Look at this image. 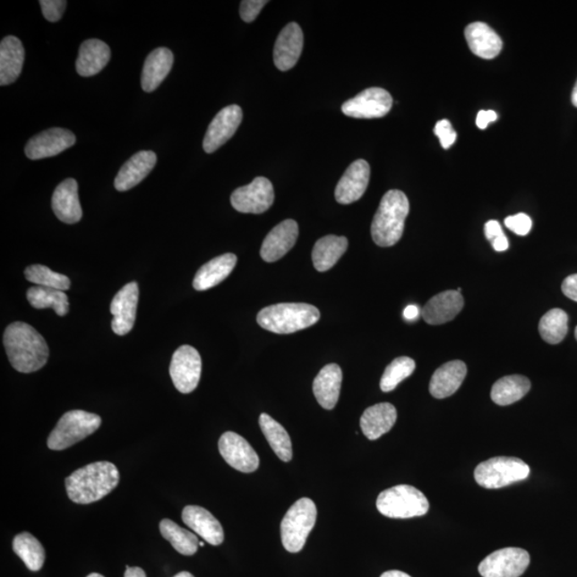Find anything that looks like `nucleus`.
I'll use <instances>...</instances> for the list:
<instances>
[{
	"instance_id": "f257e3e1",
	"label": "nucleus",
	"mask_w": 577,
	"mask_h": 577,
	"mask_svg": "<svg viewBox=\"0 0 577 577\" xmlns=\"http://www.w3.org/2000/svg\"><path fill=\"white\" fill-rule=\"evenodd\" d=\"M4 346L10 364L19 373H36L47 363L49 351L46 340L24 322H14L5 329Z\"/></svg>"
},
{
	"instance_id": "f03ea898",
	"label": "nucleus",
	"mask_w": 577,
	"mask_h": 577,
	"mask_svg": "<svg viewBox=\"0 0 577 577\" xmlns=\"http://www.w3.org/2000/svg\"><path fill=\"white\" fill-rule=\"evenodd\" d=\"M120 474L116 465L94 462L74 471L65 479V489L72 502L88 504L99 501L116 489Z\"/></svg>"
},
{
	"instance_id": "7ed1b4c3",
	"label": "nucleus",
	"mask_w": 577,
	"mask_h": 577,
	"mask_svg": "<svg viewBox=\"0 0 577 577\" xmlns=\"http://www.w3.org/2000/svg\"><path fill=\"white\" fill-rule=\"evenodd\" d=\"M409 202L401 191L392 190L383 196L371 225L373 240L381 247H391L400 241Z\"/></svg>"
},
{
	"instance_id": "20e7f679",
	"label": "nucleus",
	"mask_w": 577,
	"mask_h": 577,
	"mask_svg": "<svg viewBox=\"0 0 577 577\" xmlns=\"http://www.w3.org/2000/svg\"><path fill=\"white\" fill-rule=\"evenodd\" d=\"M320 319V312L314 305L305 303H281L265 307L257 315L263 329L287 335L308 329Z\"/></svg>"
},
{
	"instance_id": "39448f33",
	"label": "nucleus",
	"mask_w": 577,
	"mask_h": 577,
	"mask_svg": "<svg viewBox=\"0 0 577 577\" xmlns=\"http://www.w3.org/2000/svg\"><path fill=\"white\" fill-rule=\"evenodd\" d=\"M425 494L412 486L401 485L383 491L376 499L380 513L391 519L423 517L429 512Z\"/></svg>"
},
{
	"instance_id": "423d86ee",
	"label": "nucleus",
	"mask_w": 577,
	"mask_h": 577,
	"mask_svg": "<svg viewBox=\"0 0 577 577\" xmlns=\"http://www.w3.org/2000/svg\"><path fill=\"white\" fill-rule=\"evenodd\" d=\"M317 521V507L310 498L298 499L282 519V546L290 553L301 552Z\"/></svg>"
},
{
	"instance_id": "0eeeda50",
	"label": "nucleus",
	"mask_w": 577,
	"mask_h": 577,
	"mask_svg": "<svg viewBox=\"0 0 577 577\" xmlns=\"http://www.w3.org/2000/svg\"><path fill=\"white\" fill-rule=\"evenodd\" d=\"M101 424L102 419L97 414L81 409L70 410L60 418L49 435L47 446L52 451H64L91 435Z\"/></svg>"
},
{
	"instance_id": "6e6552de",
	"label": "nucleus",
	"mask_w": 577,
	"mask_h": 577,
	"mask_svg": "<svg viewBox=\"0 0 577 577\" xmlns=\"http://www.w3.org/2000/svg\"><path fill=\"white\" fill-rule=\"evenodd\" d=\"M530 468L523 460L496 457L480 463L475 469V480L486 489H501L529 478Z\"/></svg>"
},
{
	"instance_id": "1a4fd4ad",
	"label": "nucleus",
	"mask_w": 577,
	"mask_h": 577,
	"mask_svg": "<svg viewBox=\"0 0 577 577\" xmlns=\"http://www.w3.org/2000/svg\"><path fill=\"white\" fill-rule=\"evenodd\" d=\"M202 362L195 348L182 346L174 353L169 374L177 391L190 393L196 390L201 381Z\"/></svg>"
},
{
	"instance_id": "9d476101",
	"label": "nucleus",
	"mask_w": 577,
	"mask_h": 577,
	"mask_svg": "<svg viewBox=\"0 0 577 577\" xmlns=\"http://www.w3.org/2000/svg\"><path fill=\"white\" fill-rule=\"evenodd\" d=\"M530 564L529 552L519 547L498 549L482 560L479 573L482 577H520Z\"/></svg>"
},
{
	"instance_id": "9b49d317",
	"label": "nucleus",
	"mask_w": 577,
	"mask_h": 577,
	"mask_svg": "<svg viewBox=\"0 0 577 577\" xmlns=\"http://www.w3.org/2000/svg\"><path fill=\"white\" fill-rule=\"evenodd\" d=\"M275 199L271 181L258 177L251 185L237 188L231 195V204L237 212L261 214L266 212Z\"/></svg>"
},
{
	"instance_id": "f8f14e48",
	"label": "nucleus",
	"mask_w": 577,
	"mask_h": 577,
	"mask_svg": "<svg viewBox=\"0 0 577 577\" xmlns=\"http://www.w3.org/2000/svg\"><path fill=\"white\" fill-rule=\"evenodd\" d=\"M392 98L382 88H368L342 105V113L357 119L382 118L391 112Z\"/></svg>"
},
{
	"instance_id": "ddd939ff",
	"label": "nucleus",
	"mask_w": 577,
	"mask_h": 577,
	"mask_svg": "<svg viewBox=\"0 0 577 577\" xmlns=\"http://www.w3.org/2000/svg\"><path fill=\"white\" fill-rule=\"evenodd\" d=\"M219 449L225 461L242 473H253L259 468L257 452L245 438L235 432H226L221 435Z\"/></svg>"
},
{
	"instance_id": "4468645a",
	"label": "nucleus",
	"mask_w": 577,
	"mask_h": 577,
	"mask_svg": "<svg viewBox=\"0 0 577 577\" xmlns=\"http://www.w3.org/2000/svg\"><path fill=\"white\" fill-rule=\"evenodd\" d=\"M140 288L137 282H130L116 294L110 304V313L114 315L113 331L116 335L125 336L134 327Z\"/></svg>"
},
{
	"instance_id": "2eb2a0df",
	"label": "nucleus",
	"mask_w": 577,
	"mask_h": 577,
	"mask_svg": "<svg viewBox=\"0 0 577 577\" xmlns=\"http://www.w3.org/2000/svg\"><path fill=\"white\" fill-rule=\"evenodd\" d=\"M76 137L69 130L54 127L32 137L25 147L26 157L32 159H43L65 151L74 146Z\"/></svg>"
},
{
	"instance_id": "dca6fc26",
	"label": "nucleus",
	"mask_w": 577,
	"mask_h": 577,
	"mask_svg": "<svg viewBox=\"0 0 577 577\" xmlns=\"http://www.w3.org/2000/svg\"><path fill=\"white\" fill-rule=\"evenodd\" d=\"M243 119V112L237 105H230L220 110L211 122L203 140V149L213 153L236 134Z\"/></svg>"
},
{
	"instance_id": "f3484780",
	"label": "nucleus",
	"mask_w": 577,
	"mask_h": 577,
	"mask_svg": "<svg viewBox=\"0 0 577 577\" xmlns=\"http://www.w3.org/2000/svg\"><path fill=\"white\" fill-rule=\"evenodd\" d=\"M370 180V166L365 159L355 160L349 166L336 186L337 202L349 204L359 201L367 190Z\"/></svg>"
},
{
	"instance_id": "a211bd4d",
	"label": "nucleus",
	"mask_w": 577,
	"mask_h": 577,
	"mask_svg": "<svg viewBox=\"0 0 577 577\" xmlns=\"http://www.w3.org/2000/svg\"><path fill=\"white\" fill-rule=\"evenodd\" d=\"M298 237L296 220H287L277 225L264 238L260 256L265 263H275L291 251Z\"/></svg>"
},
{
	"instance_id": "6ab92c4d",
	"label": "nucleus",
	"mask_w": 577,
	"mask_h": 577,
	"mask_svg": "<svg viewBox=\"0 0 577 577\" xmlns=\"http://www.w3.org/2000/svg\"><path fill=\"white\" fill-rule=\"evenodd\" d=\"M304 47V35L297 23L288 24L277 38L274 47V63L280 71H288L297 65Z\"/></svg>"
},
{
	"instance_id": "aec40b11",
	"label": "nucleus",
	"mask_w": 577,
	"mask_h": 577,
	"mask_svg": "<svg viewBox=\"0 0 577 577\" xmlns=\"http://www.w3.org/2000/svg\"><path fill=\"white\" fill-rule=\"evenodd\" d=\"M182 520L185 525L211 546L218 547L224 542L223 526L207 509L199 506H187L183 509Z\"/></svg>"
},
{
	"instance_id": "412c9836",
	"label": "nucleus",
	"mask_w": 577,
	"mask_h": 577,
	"mask_svg": "<svg viewBox=\"0 0 577 577\" xmlns=\"http://www.w3.org/2000/svg\"><path fill=\"white\" fill-rule=\"evenodd\" d=\"M52 207L55 215L65 224H76L82 218L79 185L74 179L61 182L54 192Z\"/></svg>"
},
{
	"instance_id": "4be33fe9",
	"label": "nucleus",
	"mask_w": 577,
	"mask_h": 577,
	"mask_svg": "<svg viewBox=\"0 0 577 577\" xmlns=\"http://www.w3.org/2000/svg\"><path fill=\"white\" fill-rule=\"evenodd\" d=\"M464 306V299L458 291H445L433 297L423 308L424 320L431 325L447 323L456 318Z\"/></svg>"
},
{
	"instance_id": "5701e85b",
	"label": "nucleus",
	"mask_w": 577,
	"mask_h": 577,
	"mask_svg": "<svg viewBox=\"0 0 577 577\" xmlns=\"http://www.w3.org/2000/svg\"><path fill=\"white\" fill-rule=\"evenodd\" d=\"M158 157L152 151H141L133 155L127 162L122 166L115 179L116 191L126 192L140 185V183L151 173Z\"/></svg>"
},
{
	"instance_id": "b1692460",
	"label": "nucleus",
	"mask_w": 577,
	"mask_h": 577,
	"mask_svg": "<svg viewBox=\"0 0 577 577\" xmlns=\"http://www.w3.org/2000/svg\"><path fill=\"white\" fill-rule=\"evenodd\" d=\"M465 39L471 52L480 58L493 59L502 52L501 37L489 25L482 22H475L466 27Z\"/></svg>"
},
{
	"instance_id": "393cba45",
	"label": "nucleus",
	"mask_w": 577,
	"mask_h": 577,
	"mask_svg": "<svg viewBox=\"0 0 577 577\" xmlns=\"http://www.w3.org/2000/svg\"><path fill=\"white\" fill-rule=\"evenodd\" d=\"M468 367L461 360H452L441 366L432 375L429 391L436 399H445L453 395L465 379Z\"/></svg>"
},
{
	"instance_id": "a878e982",
	"label": "nucleus",
	"mask_w": 577,
	"mask_h": 577,
	"mask_svg": "<svg viewBox=\"0 0 577 577\" xmlns=\"http://www.w3.org/2000/svg\"><path fill=\"white\" fill-rule=\"evenodd\" d=\"M25 49L20 39L9 36L0 43V85L8 86L19 79L23 69Z\"/></svg>"
},
{
	"instance_id": "bb28decb",
	"label": "nucleus",
	"mask_w": 577,
	"mask_h": 577,
	"mask_svg": "<svg viewBox=\"0 0 577 577\" xmlns=\"http://www.w3.org/2000/svg\"><path fill=\"white\" fill-rule=\"evenodd\" d=\"M397 409L391 403H379L365 410L360 418V428L366 437L375 441L395 426Z\"/></svg>"
},
{
	"instance_id": "cd10ccee",
	"label": "nucleus",
	"mask_w": 577,
	"mask_h": 577,
	"mask_svg": "<svg viewBox=\"0 0 577 577\" xmlns=\"http://www.w3.org/2000/svg\"><path fill=\"white\" fill-rule=\"evenodd\" d=\"M174 65V54L170 49L159 47L149 54L144 61L142 87L143 91L153 92L170 73Z\"/></svg>"
},
{
	"instance_id": "c85d7f7f",
	"label": "nucleus",
	"mask_w": 577,
	"mask_h": 577,
	"mask_svg": "<svg viewBox=\"0 0 577 577\" xmlns=\"http://www.w3.org/2000/svg\"><path fill=\"white\" fill-rule=\"evenodd\" d=\"M342 370L336 364L326 365L315 376L313 390L322 408L332 409L340 396Z\"/></svg>"
},
{
	"instance_id": "c756f323",
	"label": "nucleus",
	"mask_w": 577,
	"mask_h": 577,
	"mask_svg": "<svg viewBox=\"0 0 577 577\" xmlns=\"http://www.w3.org/2000/svg\"><path fill=\"white\" fill-rule=\"evenodd\" d=\"M237 258L235 254H225L202 266L194 279L193 286L197 291H205L223 282L236 268Z\"/></svg>"
},
{
	"instance_id": "7c9ffc66",
	"label": "nucleus",
	"mask_w": 577,
	"mask_h": 577,
	"mask_svg": "<svg viewBox=\"0 0 577 577\" xmlns=\"http://www.w3.org/2000/svg\"><path fill=\"white\" fill-rule=\"evenodd\" d=\"M112 56L107 43L90 39L82 44L79 58L76 60V71L81 76L97 75L108 65Z\"/></svg>"
},
{
	"instance_id": "2f4dec72",
	"label": "nucleus",
	"mask_w": 577,
	"mask_h": 577,
	"mask_svg": "<svg viewBox=\"0 0 577 577\" xmlns=\"http://www.w3.org/2000/svg\"><path fill=\"white\" fill-rule=\"evenodd\" d=\"M348 238L345 237L326 236L315 243L313 251V261L315 270L329 271L347 252Z\"/></svg>"
},
{
	"instance_id": "473e14b6",
	"label": "nucleus",
	"mask_w": 577,
	"mask_h": 577,
	"mask_svg": "<svg viewBox=\"0 0 577 577\" xmlns=\"http://www.w3.org/2000/svg\"><path fill=\"white\" fill-rule=\"evenodd\" d=\"M530 381L526 376L514 375L504 376L492 387L491 398L501 407L521 400L530 391Z\"/></svg>"
},
{
	"instance_id": "72a5a7b5",
	"label": "nucleus",
	"mask_w": 577,
	"mask_h": 577,
	"mask_svg": "<svg viewBox=\"0 0 577 577\" xmlns=\"http://www.w3.org/2000/svg\"><path fill=\"white\" fill-rule=\"evenodd\" d=\"M259 425L276 456L281 461L290 462L293 456L292 443L284 426L265 413L260 415Z\"/></svg>"
},
{
	"instance_id": "f704fd0d",
	"label": "nucleus",
	"mask_w": 577,
	"mask_h": 577,
	"mask_svg": "<svg viewBox=\"0 0 577 577\" xmlns=\"http://www.w3.org/2000/svg\"><path fill=\"white\" fill-rule=\"evenodd\" d=\"M27 299L33 308H52L60 317H65L69 313V298L65 291L46 287H31L27 291Z\"/></svg>"
},
{
	"instance_id": "c9c22d12",
	"label": "nucleus",
	"mask_w": 577,
	"mask_h": 577,
	"mask_svg": "<svg viewBox=\"0 0 577 577\" xmlns=\"http://www.w3.org/2000/svg\"><path fill=\"white\" fill-rule=\"evenodd\" d=\"M13 551L32 573L41 570L46 562L44 547L30 532H22L14 538Z\"/></svg>"
},
{
	"instance_id": "e433bc0d",
	"label": "nucleus",
	"mask_w": 577,
	"mask_h": 577,
	"mask_svg": "<svg viewBox=\"0 0 577 577\" xmlns=\"http://www.w3.org/2000/svg\"><path fill=\"white\" fill-rule=\"evenodd\" d=\"M159 530L164 539L170 542V545L173 546L177 553L185 555V556H192V555L197 553L199 547L197 536L182 529L174 521L164 519L160 521Z\"/></svg>"
},
{
	"instance_id": "4c0bfd02",
	"label": "nucleus",
	"mask_w": 577,
	"mask_h": 577,
	"mask_svg": "<svg viewBox=\"0 0 577 577\" xmlns=\"http://www.w3.org/2000/svg\"><path fill=\"white\" fill-rule=\"evenodd\" d=\"M568 314L562 309L549 310L543 315L539 323V332L542 340L549 345L562 342L568 332Z\"/></svg>"
},
{
	"instance_id": "58836bf2",
	"label": "nucleus",
	"mask_w": 577,
	"mask_h": 577,
	"mask_svg": "<svg viewBox=\"0 0 577 577\" xmlns=\"http://www.w3.org/2000/svg\"><path fill=\"white\" fill-rule=\"evenodd\" d=\"M26 280L37 286L57 288L60 291L69 290L71 280L65 275L56 273L46 265H30L25 270Z\"/></svg>"
},
{
	"instance_id": "ea45409f",
	"label": "nucleus",
	"mask_w": 577,
	"mask_h": 577,
	"mask_svg": "<svg viewBox=\"0 0 577 577\" xmlns=\"http://www.w3.org/2000/svg\"><path fill=\"white\" fill-rule=\"evenodd\" d=\"M415 368L416 364L412 358L402 357L392 360L382 376L381 390L384 392H392L402 381L412 375Z\"/></svg>"
},
{
	"instance_id": "a19ab883",
	"label": "nucleus",
	"mask_w": 577,
	"mask_h": 577,
	"mask_svg": "<svg viewBox=\"0 0 577 577\" xmlns=\"http://www.w3.org/2000/svg\"><path fill=\"white\" fill-rule=\"evenodd\" d=\"M504 225L507 228L513 231L515 235L525 237L529 235L531 230V219L529 215L519 213L513 216H508L504 220Z\"/></svg>"
},
{
	"instance_id": "79ce46f5",
	"label": "nucleus",
	"mask_w": 577,
	"mask_h": 577,
	"mask_svg": "<svg viewBox=\"0 0 577 577\" xmlns=\"http://www.w3.org/2000/svg\"><path fill=\"white\" fill-rule=\"evenodd\" d=\"M40 5L44 18L47 21L58 22L65 13L66 2L65 0H40Z\"/></svg>"
},
{
	"instance_id": "37998d69",
	"label": "nucleus",
	"mask_w": 577,
	"mask_h": 577,
	"mask_svg": "<svg viewBox=\"0 0 577 577\" xmlns=\"http://www.w3.org/2000/svg\"><path fill=\"white\" fill-rule=\"evenodd\" d=\"M435 135L440 138L442 147L444 149H449L452 146L457 140V133L452 129L451 121L446 119L438 121L435 129Z\"/></svg>"
},
{
	"instance_id": "c03bdc74",
	"label": "nucleus",
	"mask_w": 577,
	"mask_h": 577,
	"mask_svg": "<svg viewBox=\"0 0 577 577\" xmlns=\"http://www.w3.org/2000/svg\"><path fill=\"white\" fill-rule=\"evenodd\" d=\"M268 4L265 0H244L241 3L240 14L241 18L246 23H252L257 19L260 11Z\"/></svg>"
},
{
	"instance_id": "a18cd8bd",
	"label": "nucleus",
	"mask_w": 577,
	"mask_h": 577,
	"mask_svg": "<svg viewBox=\"0 0 577 577\" xmlns=\"http://www.w3.org/2000/svg\"><path fill=\"white\" fill-rule=\"evenodd\" d=\"M562 290L565 297L577 302V274L571 275L564 280Z\"/></svg>"
},
{
	"instance_id": "49530a36",
	"label": "nucleus",
	"mask_w": 577,
	"mask_h": 577,
	"mask_svg": "<svg viewBox=\"0 0 577 577\" xmlns=\"http://www.w3.org/2000/svg\"><path fill=\"white\" fill-rule=\"evenodd\" d=\"M497 120V114L494 110H480L477 115L476 124L481 130L487 129L493 121Z\"/></svg>"
},
{
	"instance_id": "de8ad7c7",
	"label": "nucleus",
	"mask_w": 577,
	"mask_h": 577,
	"mask_svg": "<svg viewBox=\"0 0 577 577\" xmlns=\"http://www.w3.org/2000/svg\"><path fill=\"white\" fill-rule=\"evenodd\" d=\"M485 233L487 240L493 242L498 237L504 235L502 226L497 220H490L485 226Z\"/></svg>"
},
{
	"instance_id": "09e8293b",
	"label": "nucleus",
	"mask_w": 577,
	"mask_h": 577,
	"mask_svg": "<svg viewBox=\"0 0 577 577\" xmlns=\"http://www.w3.org/2000/svg\"><path fill=\"white\" fill-rule=\"evenodd\" d=\"M491 243H492L493 248L495 249V251L498 253L506 252L507 249L509 248L508 238L504 235L498 237L497 238H495V240H494Z\"/></svg>"
},
{
	"instance_id": "8fccbe9b",
	"label": "nucleus",
	"mask_w": 577,
	"mask_h": 577,
	"mask_svg": "<svg viewBox=\"0 0 577 577\" xmlns=\"http://www.w3.org/2000/svg\"><path fill=\"white\" fill-rule=\"evenodd\" d=\"M420 315V309L416 305H409L407 308L404 309L403 317L408 321L418 320Z\"/></svg>"
},
{
	"instance_id": "3c124183",
	"label": "nucleus",
	"mask_w": 577,
	"mask_h": 577,
	"mask_svg": "<svg viewBox=\"0 0 577 577\" xmlns=\"http://www.w3.org/2000/svg\"><path fill=\"white\" fill-rule=\"evenodd\" d=\"M125 577H147V575L140 567H126Z\"/></svg>"
},
{
	"instance_id": "603ef678",
	"label": "nucleus",
	"mask_w": 577,
	"mask_h": 577,
	"mask_svg": "<svg viewBox=\"0 0 577 577\" xmlns=\"http://www.w3.org/2000/svg\"><path fill=\"white\" fill-rule=\"evenodd\" d=\"M381 577H412L407 573H401V571L392 570L387 571V573H383Z\"/></svg>"
},
{
	"instance_id": "864d4df0",
	"label": "nucleus",
	"mask_w": 577,
	"mask_h": 577,
	"mask_svg": "<svg viewBox=\"0 0 577 577\" xmlns=\"http://www.w3.org/2000/svg\"><path fill=\"white\" fill-rule=\"evenodd\" d=\"M573 103L574 107L577 108V82L573 91Z\"/></svg>"
},
{
	"instance_id": "5fc2aeb1",
	"label": "nucleus",
	"mask_w": 577,
	"mask_h": 577,
	"mask_svg": "<svg viewBox=\"0 0 577 577\" xmlns=\"http://www.w3.org/2000/svg\"><path fill=\"white\" fill-rule=\"evenodd\" d=\"M174 577H195L190 573H186V571H183V573H177Z\"/></svg>"
},
{
	"instance_id": "6e6d98bb",
	"label": "nucleus",
	"mask_w": 577,
	"mask_h": 577,
	"mask_svg": "<svg viewBox=\"0 0 577 577\" xmlns=\"http://www.w3.org/2000/svg\"><path fill=\"white\" fill-rule=\"evenodd\" d=\"M87 577H104V576L99 573H91V574H89Z\"/></svg>"
},
{
	"instance_id": "4d7b16f0",
	"label": "nucleus",
	"mask_w": 577,
	"mask_h": 577,
	"mask_svg": "<svg viewBox=\"0 0 577 577\" xmlns=\"http://www.w3.org/2000/svg\"><path fill=\"white\" fill-rule=\"evenodd\" d=\"M199 546L203 547L204 543L203 542H199Z\"/></svg>"
},
{
	"instance_id": "13d9d810",
	"label": "nucleus",
	"mask_w": 577,
	"mask_h": 577,
	"mask_svg": "<svg viewBox=\"0 0 577 577\" xmlns=\"http://www.w3.org/2000/svg\"><path fill=\"white\" fill-rule=\"evenodd\" d=\"M575 338H576V340H577V327L575 329Z\"/></svg>"
}]
</instances>
